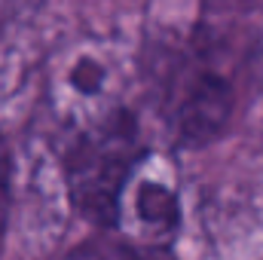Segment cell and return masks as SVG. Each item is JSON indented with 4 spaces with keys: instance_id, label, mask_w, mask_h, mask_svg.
Here are the masks:
<instances>
[{
    "instance_id": "obj_2",
    "label": "cell",
    "mask_w": 263,
    "mask_h": 260,
    "mask_svg": "<svg viewBox=\"0 0 263 260\" xmlns=\"http://www.w3.org/2000/svg\"><path fill=\"white\" fill-rule=\"evenodd\" d=\"M132 214L144 236H150V239L172 236L178 227V217H181L178 196L162 181H153V178L138 181L132 190Z\"/></svg>"
},
{
    "instance_id": "obj_1",
    "label": "cell",
    "mask_w": 263,
    "mask_h": 260,
    "mask_svg": "<svg viewBox=\"0 0 263 260\" xmlns=\"http://www.w3.org/2000/svg\"><path fill=\"white\" fill-rule=\"evenodd\" d=\"M138 156V126L129 114L95 117L67 153V190L77 208L98 224H110Z\"/></svg>"
},
{
    "instance_id": "obj_3",
    "label": "cell",
    "mask_w": 263,
    "mask_h": 260,
    "mask_svg": "<svg viewBox=\"0 0 263 260\" xmlns=\"http://www.w3.org/2000/svg\"><path fill=\"white\" fill-rule=\"evenodd\" d=\"M3 208H6V169L0 162V220H3Z\"/></svg>"
}]
</instances>
